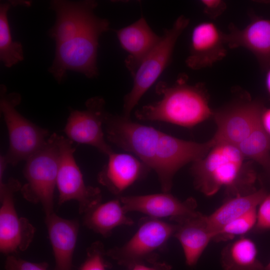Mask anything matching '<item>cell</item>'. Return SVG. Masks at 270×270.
Masks as SVG:
<instances>
[{
    "label": "cell",
    "mask_w": 270,
    "mask_h": 270,
    "mask_svg": "<svg viewBox=\"0 0 270 270\" xmlns=\"http://www.w3.org/2000/svg\"><path fill=\"white\" fill-rule=\"evenodd\" d=\"M104 126L108 140L154 170L164 192H170L180 168L204 158L214 145L212 139L204 143L180 139L122 115L109 113Z\"/></svg>",
    "instance_id": "6da1fadb"
},
{
    "label": "cell",
    "mask_w": 270,
    "mask_h": 270,
    "mask_svg": "<svg viewBox=\"0 0 270 270\" xmlns=\"http://www.w3.org/2000/svg\"><path fill=\"white\" fill-rule=\"evenodd\" d=\"M156 90L161 98L136 110L135 115L139 120L191 128L213 116L204 84H190L184 75L179 76L172 85L160 82Z\"/></svg>",
    "instance_id": "7a4b0ae2"
},
{
    "label": "cell",
    "mask_w": 270,
    "mask_h": 270,
    "mask_svg": "<svg viewBox=\"0 0 270 270\" xmlns=\"http://www.w3.org/2000/svg\"><path fill=\"white\" fill-rule=\"evenodd\" d=\"M244 157L236 146L215 144L190 168L195 188L206 196L224 188L232 197L252 192L256 174L245 166Z\"/></svg>",
    "instance_id": "3957f363"
},
{
    "label": "cell",
    "mask_w": 270,
    "mask_h": 270,
    "mask_svg": "<svg viewBox=\"0 0 270 270\" xmlns=\"http://www.w3.org/2000/svg\"><path fill=\"white\" fill-rule=\"evenodd\" d=\"M109 24L108 20L98 17L79 34L56 46L54 58L48 71L58 83L65 78L68 70L80 72L90 78L98 76V40L109 29Z\"/></svg>",
    "instance_id": "277c9868"
},
{
    "label": "cell",
    "mask_w": 270,
    "mask_h": 270,
    "mask_svg": "<svg viewBox=\"0 0 270 270\" xmlns=\"http://www.w3.org/2000/svg\"><path fill=\"white\" fill-rule=\"evenodd\" d=\"M57 137L58 134H52L44 146L26 160L23 171L26 182L20 190L26 200L41 204L46 216L54 212L59 164Z\"/></svg>",
    "instance_id": "5b68a950"
},
{
    "label": "cell",
    "mask_w": 270,
    "mask_h": 270,
    "mask_svg": "<svg viewBox=\"0 0 270 270\" xmlns=\"http://www.w3.org/2000/svg\"><path fill=\"white\" fill-rule=\"evenodd\" d=\"M21 100L19 94H8L6 86H0V109L9 136V148L5 158L8 164L12 166L26 160L39 150L49 136L48 130L36 125L17 110L16 106Z\"/></svg>",
    "instance_id": "8992f818"
},
{
    "label": "cell",
    "mask_w": 270,
    "mask_h": 270,
    "mask_svg": "<svg viewBox=\"0 0 270 270\" xmlns=\"http://www.w3.org/2000/svg\"><path fill=\"white\" fill-rule=\"evenodd\" d=\"M176 230L174 222L143 217L134 236L122 246L106 250V255L128 270L138 264L156 262Z\"/></svg>",
    "instance_id": "52a82bcc"
},
{
    "label": "cell",
    "mask_w": 270,
    "mask_h": 270,
    "mask_svg": "<svg viewBox=\"0 0 270 270\" xmlns=\"http://www.w3.org/2000/svg\"><path fill=\"white\" fill-rule=\"evenodd\" d=\"M189 22V19L184 15L178 16L171 28L164 30L160 42L141 62L132 76V87L124 97L123 116L130 118L142 96L168 65L176 41Z\"/></svg>",
    "instance_id": "ba28073f"
},
{
    "label": "cell",
    "mask_w": 270,
    "mask_h": 270,
    "mask_svg": "<svg viewBox=\"0 0 270 270\" xmlns=\"http://www.w3.org/2000/svg\"><path fill=\"white\" fill-rule=\"evenodd\" d=\"M57 140L59 150L56 181L59 194L58 204L62 205L68 201L76 200L78 203V212L84 214L102 202L101 190L98 187L85 184L74 157L73 142L58 134Z\"/></svg>",
    "instance_id": "9c48e42d"
},
{
    "label": "cell",
    "mask_w": 270,
    "mask_h": 270,
    "mask_svg": "<svg viewBox=\"0 0 270 270\" xmlns=\"http://www.w3.org/2000/svg\"><path fill=\"white\" fill-rule=\"evenodd\" d=\"M22 184L10 178L0 186V251L9 255L26 250L33 240L36 229L29 220L19 217L15 207L14 194Z\"/></svg>",
    "instance_id": "30bf717a"
},
{
    "label": "cell",
    "mask_w": 270,
    "mask_h": 270,
    "mask_svg": "<svg viewBox=\"0 0 270 270\" xmlns=\"http://www.w3.org/2000/svg\"><path fill=\"white\" fill-rule=\"evenodd\" d=\"M264 108L260 100L240 98L214 112L217 126L212 138L214 144H226L237 146L260 121Z\"/></svg>",
    "instance_id": "8fae6325"
},
{
    "label": "cell",
    "mask_w": 270,
    "mask_h": 270,
    "mask_svg": "<svg viewBox=\"0 0 270 270\" xmlns=\"http://www.w3.org/2000/svg\"><path fill=\"white\" fill-rule=\"evenodd\" d=\"M105 104L102 98L95 96L86 100L84 110H72L64 131L73 142L91 146L108 156L114 151L102 129L109 114Z\"/></svg>",
    "instance_id": "7c38bea8"
},
{
    "label": "cell",
    "mask_w": 270,
    "mask_h": 270,
    "mask_svg": "<svg viewBox=\"0 0 270 270\" xmlns=\"http://www.w3.org/2000/svg\"><path fill=\"white\" fill-rule=\"evenodd\" d=\"M97 6L92 0L51 1L50 8L56 12V20L48 34L56 46L74 38L92 23L98 17L94 13Z\"/></svg>",
    "instance_id": "4fadbf2b"
},
{
    "label": "cell",
    "mask_w": 270,
    "mask_h": 270,
    "mask_svg": "<svg viewBox=\"0 0 270 270\" xmlns=\"http://www.w3.org/2000/svg\"><path fill=\"white\" fill-rule=\"evenodd\" d=\"M119 198L126 212H139L159 219L168 217L171 220L198 212L194 198L190 197L182 200L170 192L121 196Z\"/></svg>",
    "instance_id": "5bb4252c"
},
{
    "label": "cell",
    "mask_w": 270,
    "mask_h": 270,
    "mask_svg": "<svg viewBox=\"0 0 270 270\" xmlns=\"http://www.w3.org/2000/svg\"><path fill=\"white\" fill-rule=\"evenodd\" d=\"M225 45L224 33L216 24L211 22L198 24L191 34L187 66L194 70L212 66L226 56Z\"/></svg>",
    "instance_id": "9a60e30c"
},
{
    "label": "cell",
    "mask_w": 270,
    "mask_h": 270,
    "mask_svg": "<svg viewBox=\"0 0 270 270\" xmlns=\"http://www.w3.org/2000/svg\"><path fill=\"white\" fill-rule=\"evenodd\" d=\"M229 32L224 33V40L230 48H244L256 58L261 69L270 67V20L251 15L250 21L244 28L231 24Z\"/></svg>",
    "instance_id": "2e32d148"
},
{
    "label": "cell",
    "mask_w": 270,
    "mask_h": 270,
    "mask_svg": "<svg viewBox=\"0 0 270 270\" xmlns=\"http://www.w3.org/2000/svg\"><path fill=\"white\" fill-rule=\"evenodd\" d=\"M98 174V181L112 194L119 196L151 170L138 158L126 153L113 152Z\"/></svg>",
    "instance_id": "e0dca14e"
},
{
    "label": "cell",
    "mask_w": 270,
    "mask_h": 270,
    "mask_svg": "<svg viewBox=\"0 0 270 270\" xmlns=\"http://www.w3.org/2000/svg\"><path fill=\"white\" fill-rule=\"evenodd\" d=\"M170 220L176 224L174 237L181 244L186 264L190 266L196 265L214 238L207 222L206 216L198 211L194 214L176 218Z\"/></svg>",
    "instance_id": "ac0fdd59"
},
{
    "label": "cell",
    "mask_w": 270,
    "mask_h": 270,
    "mask_svg": "<svg viewBox=\"0 0 270 270\" xmlns=\"http://www.w3.org/2000/svg\"><path fill=\"white\" fill-rule=\"evenodd\" d=\"M122 48L128 54L126 68L133 76L142 60L162 40L142 16L129 26L115 31Z\"/></svg>",
    "instance_id": "d6986e66"
},
{
    "label": "cell",
    "mask_w": 270,
    "mask_h": 270,
    "mask_svg": "<svg viewBox=\"0 0 270 270\" xmlns=\"http://www.w3.org/2000/svg\"><path fill=\"white\" fill-rule=\"evenodd\" d=\"M45 222L54 258V270H72L78 221L64 218L54 212L46 216Z\"/></svg>",
    "instance_id": "ffe728a7"
},
{
    "label": "cell",
    "mask_w": 270,
    "mask_h": 270,
    "mask_svg": "<svg viewBox=\"0 0 270 270\" xmlns=\"http://www.w3.org/2000/svg\"><path fill=\"white\" fill-rule=\"evenodd\" d=\"M126 214L118 198L100 202L90 209L84 214L83 224L94 232L107 238L118 226L133 225L134 221Z\"/></svg>",
    "instance_id": "44dd1931"
},
{
    "label": "cell",
    "mask_w": 270,
    "mask_h": 270,
    "mask_svg": "<svg viewBox=\"0 0 270 270\" xmlns=\"http://www.w3.org/2000/svg\"><path fill=\"white\" fill-rule=\"evenodd\" d=\"M267 194L264 188H261L248 194L232 197L210 215L206 216L207 222L214 238L226 224L257 208Z\"/></svg>",
    "instance_id": "7402d4cb"
},
{
    "label": "cell",
    "mask_w": 270,
    "mask_h": 270,
    "mask_svg": "<svg viewBox=\"0 0 270 270\" xmlns=\"http://www.w3.org/2000/svg\"><path fill=\"white\" fill-rule=\"evenodd\" d=\"M224 270H264L265 266L258 258V249L250 238L241 236L226 246L220 254Z\"/></svg>",
    "instance_id": "603a6c76"
},
{
    "label": "cell",
    "mask_w": 270,
    "mask_h": 270,
    "mask_svg": "<svg viewBox=\"0 0 270 270\" xmlns=\"http://www.w3.org/2000/svg\"><path fill=\"white\" fill-rule=\"evenodd\" d=\"M30 6V2L7 1L0 4V59L7 68H10L24 60L22 44L13 41L8 18L12 6Z\"/></svg>",
    "instance_id": "cb8c5ba5"
},
{
    "label": "cell",
    "mask_w": 270,
    "mask_h": 270,
    "mask_svg": "<svg viewBox=\"0 0 270 270\" xmlns=\"http://www.w3.org/2000/svg\"><path fill=\"white\" fill-rule=\"evenodd\" d=\"M236 146L244 158L254 160L270 171V136L263 128L261 120L250 135Z\"/></svg>",
    "instance_id": "d4e9b609"
},
{
    "label": "cell",
    "mask_w": 270,
    "mask_h": 270,
    "mask_svg": "<svg viewBox=\"0 0 270 270\" xmlns=\"http://www.w3.org/2000/svg\"><path fill=\"white\" fill-rule=\"evenodd\" d=\"M257 208L231 221L216 234L213 240L216 242L232 240L254 229L256 221Z\"/></svg>",
    "instance_id": "484cf974"
},
{
    "label": "cell",
    "mask_w": 270,
    "mask_h": 270,
    "mask_svg": "<svg viewBox=\"0 0 270 270\" xmlns=\"http://www.w3.org/2000/svg\"><path fill=\"white\" fill-rule=\"evenodd\" d=\"M106 250L100 241L92 243L86 249V257L80 270H106L108 264L105 260Z\"/></svg>",
    "instance_id": "4316f807"
},
{
    "label": "cell",
    "mask_w": 270,
    "mask_h": 270,
    "mask_svg": "<svg viewBox=\"0 0 270 270\" xmlns=\"http://www.w3.org/2000/svg\"><path fill=\"white\" fill-rule=\"evenodd\" d=\"M5 270H48L46 262H33L8 255L6 258Z\"/></svg>",
    "instance_id": "83f0119b"
},
{
    "label": "cell",
    "mask_w": 270,
    "mask_h": 270,
    "mask_svg": "<svg viewBox=\"0 0 270 270\" xmlns=\"http://www.w3.org/2000/svg\"><path fill=\"white\" fill-rule=\"evenodd\" d=\"M258 206L254 229L258 232L270 230V194H267Z\"/></svg>",
    "instance_id": "f1b7e54d"
},
{
    "label": "cell",
    "mask_w": 270,
    "mask_h": 270,
    "mask_svg": "<svg viewBox=\"0 0 270 270\" xmlns=\"http://www.w3.org/2000/svg\"><path fill=\"white\" fill-rule=\"evenodd\" d=\"M204 12L211 18H216L226 8V4L221 0H202L200 1Z\"/></svg>",
    "instance_id": "f546056e"
},
{
    "label": "cell",
    "mask_w": 270,
    "mask_h": 270,
    "mask_svg": "<svg viewBox=\"0 0 270 270\" xmlns=\"http://www.w3.org/2000/svg\"><path fill=\"white\" fill-rule=\"evenodd\" d=\"M129 270H172L168 264L158 261L135 264Z\"/></svg>",
    "instance_id": "4dcf8cb0"
},
{
    "label": "cell",
    "mask_w": 270,
    "mask_h": 270,
    "mask_svg": "<svg viewBox=\"0 0 270 270\" xmlns=\"http://www.w3.org/2000/svg\"><path fill=\"white\" fill-rule=\"evenodd\" d=\"M262 126L268 134L270 136V108H264L261 115Z\"/></svg>",
    "instance_id": "1f68e13d"
},
{
    "label": "cell",
    "mask_w": 270,
    "mask_h": 270,
    "mask_svg": "<svg viewBox=\"0 0 270 270\" xmlns=\"http://www.w3.org/2000/svg\"><path fill=\"white\" fill-rule=\"evenodd\" d=\"M8 164L5 156L1 155L0 156V186H2L4 182V174L6 166Z\"/></svg>",
    "instance_id": "d6a6232c"
},
{
    "label": "cell",
    "mask_w": 270,
    "mask_h": 270,
    "mask_svg": "<svg viewBox=\"0 0 270 270\" xmlns=\"http://www.w3.org/2000/svg\"><path fill=\"white\" fill-rule=\"evenodd\" d=\"M265 84L268 94L270 96V67L266 70Z\"/></svg>",
    "instance_id": "836d02e7"
},
{
    "label": "cell",
    "mask_w": 270,
    "mask_h": 270,
    "mask_svg": "<svg viewBox=\"0 0 270 270\" xmlns=\"http://www.w3.org/2000/svg\"><path fill=\"white\" fill-rule=\"evenodd\" d=\"M264 270H270V262L265 266Z\"/></svg>",
    "instance_id": "e575fe53"
},
{
    "label": "cell",
    "mask_w": 270,
    "mask_h": 270,
    "mask_svg": "<svg viewBox=\"0 0 270 270\" xmlns=\"http://www.w3.org/2000/svg\"><path fill=\"white\" fill-rule=\"evenodd\" d=\"M260 2H262L263 3H266L270 4V0H264V1H260Z\"/></svg>",
    "instance_id": "d590c367"
}]
</instances>
